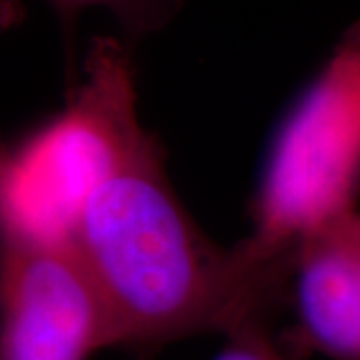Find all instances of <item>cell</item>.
I'll return each mask as SVG.
<instances>
[{
  "mask_svg": "<svg viewBox=\"0 0 360 360\" xmlns=\"http://www.w3.org/2000/svg\"><path fill=\"white\" fill-rule=\"evenodd\" d=\"M65 22H72L84 8L103 6L115 14L130 37H144L167 25L180 0H49Z\"/></svg>",
  "mask_w": 360,
  "mask_h": 360,
  "instance_id": "cell-6",
  "label": "cell"
},
{
  "mask_svg": "<svg viewBox=\"0 0 360 360\" xmlns=\"http://www.w3.org/2000/svg\"><path fill=\"white\" fill-rule=\"evenodd\" d=\"M321 234H328L335 240L347 245L348 248L356 250L360 255V210H352L348 212L347 217H342L340 220H336L335 224H330L326 231H322ZM314 238V236H312Z\"/></svg>",
  "mask_w": 360,
  "mask_h": 360,
  "instance_id": "cell-8",
  "label": "cell"
},
{
  "mask_svg": "<svg viewBox=\"0 0 360 360\" xmlns=\"http://www.w3.org/2000/svg\"><path fill=\"white\" fill-rule=\"evenodd\" d=\"M360 22L284 115L260 176L248 262L292 274L312 236L359 208Z\"/></svg>",
  "mask_w": 360,
  "mask_h": 360,
  "instance_id": "cell-3",
  "label": "cell"
},
{
  "mask_svg": "<svg viewBox=\"0 0 360 360\" xmlns=\"http://www.w3.org/2000/svg\"><path fill=\"white\" fill-rule=\"evenodd\" d=\"M18 18V6L13 0H0V28L11 26Z\"/></svg>",
  "mask_w": 360,
  "mask_h": 360,
  "instance_id": "cell-9",
  "label": "cell"
},
{
  "mask_svg": "<svg viewBox=\"0 0 360 360\" xmlns=\"http://www.w3.org/2000/svg\"><path fill=\"white\" fill-rule=\"evenodd\" d=\"M162 158L155 141L104 180L66 240L103 296L116 347L269 324L292 278L255 266L238 246L214 245L172 191Z\"/></svg>",
  "mask_w": 360,
  "mask_h": 360,
  "instance_id": "cell-1",
  "label": "cell"
},
{
  "mask_svg": "<svg viewBox=\"0 0 360 360\" xmlns=\"http://www.w3.org/2000/svg\"><path fill=\"white\" fill-rule=\"evenodd\" d=\"M288 298L296 340L333 360H360V255L328 234L300 248Z\"/></svg>",
  "mask_w": 360,
  "mask_h": 360,
  "instance_id": "cell-5",
  "label": "cell"
},
{
  "mask_svg": "<svg viewBox=\"0 0 360 360\" xmlns=\"http://www.w3.org/2000/svg\"><path fill=\"white\" fill-rule=\"evenodd\" d=\"M110 347V314L75 248L0 236V360H89Z\"/></svg>",
  "mask_w": 360,
  "mask_h": 360,
  "instance_id": "cell-4",
  "label": "cell"
},
{
  "mask_svg": "<svg viewBox=\"0 0 360 360\" xmlns=\"http://www.w3.org/2000/svg\"><path fill=\"white\" fill-rule=\"evenodd\" d=\"M155 141L129 49L94 39L65 108L20 141L0 139V236L66 243L90 194Z\"/></svg>",
  "mask_w": 360,
  "mask_h": 360,
  "instance_id": "cell-2",
  "label": "cell"
},
{
  "mask_svg": "<svg viewBox=\"0 0 360 360\" xmlns=\"http://www.w3.org/2000/svg\"><path fill=\"white\" fill-rule=\"evenodd\" d=\"M214 360H296L270 335L269 324H255L226 336V345Z\"/></svg>",
  "mask_w": 360,
  "mask_h": 360,
  "instance_id": "cell-7",
  "label": "cell"
}]
</instances>
